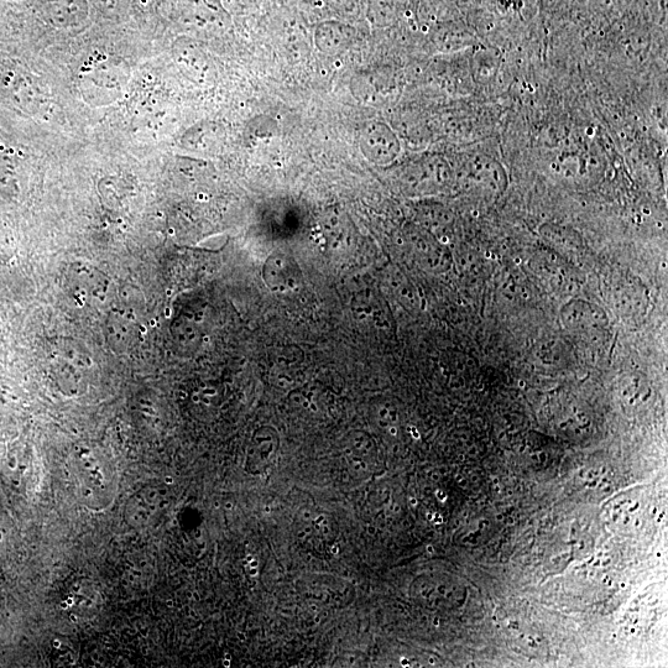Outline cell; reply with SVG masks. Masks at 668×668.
I'll return each mask as SVG.
<instances>
[{
    "mask_svg": "<svg viewBox=\"0 0 668 668\" xmlns=\"http://www.w3.org/2000/svg\"><path fill=\"white\" fill-rule=\"evenodd\" d=\"M73 484L77 498L92 510L111 506L118 493V474L103 454L82 447L72 456Z\"/></svg>",
    "mask_w": 668,
    "mask_h": 668,
    "instance_id": "cell-1",
    "label": "cell"
},
{
    "mask_svg": "<svg viewBox=\"0 0 668 668\" xmlns=\"http://www.w3.org/2000/svg\"><path fill=\"white\" fill-rule=\"evenodd\" d=\"M170 493L165 484L150 483L130 495L123 511L124 520L134 530L158 524L169 506Z\"/></svg>",
    "mask_w": 668,
    "mask_h": 668,
    "instance_id": "cell-2",
    "label": "cell"
},
{
    "mask_svg": "<svg viewBox=\"0 0 668 668\" xmlns=\"http://www.w3.org/2000/svg\"><path fill=\"white\" fill-rule=\"evenodd\" d=\"M66 284L76 300L90 301L102 299L108 290L106 276L96 268L86 264H72L67 271Z\"/></svg>",
    "mask_w": 668,
    "mask_h": 668,
    "instance_id": "cell-3",
    "label": "cell"
},
{
    "mask_svg": "<svg viewBox=\"0 0 668 668\" xmlns=\"http://www.w3.org/2000/svg\"><path fill=\"white\" fill-rule=\"evenodd\" d=\"M104 334L109 348L114 353H125L137 344L140 334V325L132 312L113 310L109 313Z\"/></svg>",
    "mask_w": 668,
    "mask_h": 668,
    "instance_id": "cell-4",
    "label": "cell"
},
{
    "mask_svg": "<svg viewBox=\"0 0 668 668\" xmlns=\"http://www.w3.org/2000/svg\"><path fill=\"white\" fill-rule=\"evenodd\" d=\"M24 404L22 391L8 379L0 378V410L14 411Z\"/></svg>",
    "mask_w": 668,
    "mask_h": 668,
    "instance_id": "cell-5",
    "label": "cell"
},
{
    "mask_svg": "<svg viewBox=\"0 0 668 668\" xmlns=\"http://www.w3.org/2000/svg\"><path fill=\"white\" fill-rule=\"evenodd\" d=\"M17 252V240H15L12 228L0 218V262H9Z\"/></svg>",
    "mask_w": 668,
    "mask_h": 668,
    "instance_id": "cell-6",
    "label": "cell"
},
{
    "mask_svg": "<svg viewBox=\"0 0 668 668\" xmlns=\"http://www.w3.org/2000/svg\"><path fill=\"white\" fill-rule=\"evenodd\" d=\"M10 542V526L8 518L3 511H0V562L4 561L5 555L8 553Z\"/></svg>",
    "mask_w": 668,
    "mask_h": 668,
    "instance_id": "cell-7",
    "label": "cell"
}]
</instances>
